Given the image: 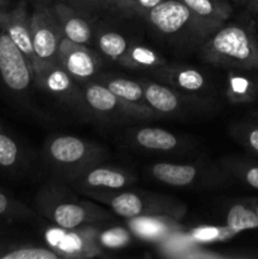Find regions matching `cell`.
<instances>
[{
  "label": "cell",
  "mask_w": 258,
  "mask_h": 259,
  "mask_svg": "<svg viewBox=\"0 0 258 259\" xmlns=\"http://www.w3.org/2000/svg\"><path fill=\"white\" fill-rule=\"evenodd\" d=\"M202 62L225 70H258V33L252 23L225 22L196 50Z\"/></svg>",
  "instance_id": "obj_1"
},
{
  "label": "cell",
  "mask_w": 258,
  "mask_h": 259,
  "mask_svg": "<svg viewBox=\"0 0 258 259\" xmlns=\"http://www.w3.org/2000/svg\"><path fill=\"white\" fill-rule=\"evenodd\" d=\"M33 209L40 218L66 229L106 224L115 217L106 206L78 199L70 190L57 184H47L38 190Z\"/></svg>",
  "instance_id": "obj_2"
},
{
  "label": "cell",
  "mask_w": 258,
  "mask_h": 259,
  "mask_svg": "<svg viewBox=\"0 0 258 259\" xmlns=\"http://www.w3.org/2000/svg\"><path fill=\"white\" fill-rule=\"evenodd\" d=\"M142 20L158 39L180 50H197L215 32L211 25L196 17L181 0H163Z\"/></svg>",
  "instance_id": "obj_3"
},
{
  "label": "cell",
  "mask_w": 258,
  "mask_h": 259,
  "mask_svg": "<svg viewBox=\"0 0 258 259\" xmlns=\"http://www.w3.org/2000/svg\"><path fill=\"white\" fill-rule=\"evenodd\" d=\"M43 156L53 174L68 184L90 167L105 162L106 151L81 137L57 134L46 141Z\"/></svg>",
  "instance_id": "obj_4"
},
{
  "label": "cell",
  "mask_w": 258,
  "mask_h": 259,
  "mask_svg": "<svg viewBox=\"0 0 258 259\" xmlns=\"http://www.w3.org/2000/svg\"><path fill=\"white\" fill-rule=\"evenodd\" d=\"M86 196L108 207L116 217L126 220L148 215H167L181 220L187 211L186 205L176 197L153 192L124 189Z\"/></svg>",
  "instance_id": "obj_5"
},
{
  "label": "cell",
  "mask_w": 258,
  "mask_h": 259,
  "mask_svg": "<svg viewBox=\"0 0 258 259\" xmlns=\"http://www.w3.org/2000/svg\"><path fill=\"white\" fill-rule=\"evenodd\" d=\"M146 171L153 181L177 189L215 190L227 186L232 181L220 162H154L147 166Z\"/></svg>",
  "instance_id": "obj_6"
},
{
  "label": "cell",
  "mask_w": 258,
  "mask_h": 259,
  "mask_svg": "<svg viewBox=\"0 0 258 259\" xmlns=\"http://www.w3.org/2000/svg\"><path fill=\"white\" fill-rule=\"evenodd\" d=\"M34 88L33 63L0 28V93L13 105L29 109Z\"/></svg>",
  "instance_id": "obj_7"
},
{
  "label": "cell",
  "mask_w": 258,
  "mask_h": 259,
  "mask_svg": "<svg viewBox=\"0 0 258 259\" xmlns=\"http://www.w3.org/2000/svg\"><path fill=\"white\" fill-rule=\"evenodd\" d=\"M35 88L45 95L83 119H93L81 83L57 62L40 63L34 67Z\"/></svg>",
  "instance_id": "obj_8"
},
{
  "label": "cell",
  "mask_w": 258,
  "mask_h": 259,
  "mask_svg": "<svg viewBox=\"0 0 258 259\" xmlns=\"http://www.w3.org/2000/svg\"><path fill=\"white\" fill-rule=\"evenodd\" d=\"M83 95L93 119L105 124H133L158 119L152 111L134 106L111 93L96 80L82 83Z\"/></svg>",
  "instance_id": "obj_9"
},
{
  "label": "cell",
  "mask_w": 258,
  "mask_h": 259,
  "mask_svg": "<svg viewBox=\"0 0 258 259\" xmlns=\"http://www.w3.org/2000/svg\"><path fill=\"white\" fill-rule=\"evenodd\" d=\"M149 108L158 118H186L212 108L209 98L182 93L148 76L138 77Z\"/></svg>",
  "instance_id": "obj_10"
},
{
  "label": "cell",
  "mask_w": 258,
  "mask_h": 259,
  "mask_svg": "<svg viewBox=\"0 0 258 259\" xmlns=\"http://www.w3.org/2000/svg\"><path fill=\"white\" fill-rule=\"evenodd\" d=\"M99 224L66 229L52 224L43 232L46 244L62 259L105 257V250L96 240Z\"/></svg>",
  "instance_id": "obj_11"
},
{
  "label": "cell",
  "mask_w": 258,
  "mask_h": 259,
  "mask_svg": "<svg viewBox=\"0 0 258 259\" xmlns=\"http://www.w3.org/2000/svg\"><path fill=\"white\" fill-rule=\"evenodd\" d=\"M32 7L30 28L35 56V62L33 66L34 68L40 63L57 62L58 48L65 37L52 5L34 3Z\"/></svg>",
  "instance_id": "obj_12"
},
{
  "label": "cell",
  "mask_w": 258,
  "mask_h": 259,
  "mask_svg": "<svg viewBox=\"0 0 258 259\" xmlns=\"http://www.w3.org/2000/svg\"><path fill=\"white\" fill-rule=\"evenodd\" d=\"M137 177L131 169L120 166L105 164L104 162L90 167L68 182L81 194H96L129 189L136 184Z\"/></svg>",
  "instance_id": "obj_13"
},
{
  "label": "cell",
  "mask_w": 258,
  "mask_h": 259,
  "mask_svg": "<svg viewBox=\"0 0 258 259\" xmlns=\"http://www.w3.org/2000/svg\"><path fill=\"white\" fill-rule=\"evenodd\" d=\"M57 63L82 85L88 81L95 80L101 72L104 58L91 46L80 45L63 38L58 48Z\"/></svg>",
  "instance_id": "obj_14"
},
{
  "label": "cell",
  "mask_w": 258,
  "mask_h": 259,
  "mask_svg": "<svg viewBox=\"0 0 258 259\" xmlns=\"http://www.w3.org/2000/svg\"><path fill=\"white\" fill-rule=\"evenodd\" d=\"M144 76L166 83L182 93L202 98H210V93L212 90V83L209 76L195 66L167 63L163 67L157 68Z\"/></svg>",
  "instance_id": "obj_15"
},
{
  "label": "cell",
  "mask_w": 258,
  "mask_h": 259,
  "mask_svg": "<svg viewBox=\"0 0 258 259\" xmlns=\"http://www.w3.org/2000/svg\"><path fill=\"white\" fill-rule=\"evenodd\" d=\"M0 28L34 66L35 56L33 50L28 0H19L17 4L9 5L7 9L2 10Z\"/></svg>",
  "instance_id": "obj_16"
},
{
  "label": "cell",
  "mask_w": 258,
  "mask_h": 259,
  "mask_svg": "<svg viewBox=\"0 0 258 259\" xmlns=\"http://www.w3.org/2000/svg\"><path fill=\"white\" fill-rule=\"evenodd\" d=\"M126 141L141 151L156 154H175L186 151L187 142L159 126H141L129 132Z\"/></svg>",
  "instance_id": "obj_17"
},
{
  "label": "cell",
  "mask_w": 258,
  "mask_h": 259,
  "mask_svg": "<svg viewBox=\"0 0 258 259\" xmlns=\"http://www.w3.org/2000/svg\"><path fill=\"white\" fill-rule=\"evenodd\" d=\"M52 8L62 28L63 37L72 42L93 47L98 17L81 12L65 2L55 3Z\"/></svg>",
  "instance_id": "obj_18"
},
{
  "label": "cell",
  "mask_w": 258,
  "mask_h": 259,
  "mask_svg": "<svg viewBox=\"0 0 258 259\" xmlns=\"http://www.w3.org/2000/svg\"><path fill=\"white\" fill-rule=\"evenodd\" d=\"M128 229L142 242L159 244L184 230L180 219L167 215H148L128 219Z\"/></svg>",
  "instance_id": "obj_19"
},
{
  "label": "cell",
  "mask_w": 258,
  "mask_h": 259,
  "mask_svg": "<svg viewBox=\"0 0 258 259\" xmlns=\"http://www.w3.org/2000/svg\"><path fill=\"white\" fill-rule=\"evenodd\" d=\"M136 40L124 30L106 20H96L93 47L101 57L110 62H118L129 46Z\"/></svg>",
  "instance_id": "obj_20"
},
{
  "label": "cell",
  "mask_w": 258,
  "mask_h": 259,
  "mask_svg": "<svg viewBox=\"0 0 258 259\" xmlns=\"http://www.w3.org/2000/svg\"><path fill=\"white\" fill-rule=\"evenodd\" d=\"M29 158L22 142L0 121V174L19 176L27 169Z\"/></svg>",
  "instance_id": "obj_21"
},
{
  "label": "cell",
  "mask_w": 258,
  "mask_h": 259,
  "mask_svg": "<svg viewBox=\"0 0 258 259\" xmlns=\"http://www.w3.org/2000/svg\"><path fill=\"white\" fill-rule=\"evenodd\" d=\"M116 63L126 70L139 71L144 75H148L152 71L163 67L168 63V61L153 47L136 39Z\"/></svg>",
  "instance_id": "obj_22"
},
{
  "label": "cell",
  "mask_w": 258,
  "mask_h": 259,
  "mask_svg": "<svg viewBox=\"0 0 258 259\" xmlns=\"http://www.w3.org/2000/svg\"><path fill=\"white\" fill-rule=\"evenodd\" d=\"M96 81L103 83L104 86L109 89L113 94H115L118 98L121 100L126 101V103L132 104L134 106L143 109V110L152 111L149 105L146 101V96H144L143 86H142L141 81L138 78H129L125 76L118 75V73H110V72H103L101 71L98 76L95 77ZM156 114V113H154Z\"/></svg>",
  "instance_id": "obj_23"
},
{
  "label": "cell",
  "mask_w": 258,
  "mask_h": 259,
  "mask_svg": "<svg viewBox=\"0 0 258 259\" xmlns=\"http://www.w3.org/2000/svg\"><path fill=\"white\" fill-rule=\"evenodd\" d=\"M253 70H228L225 96L235 105L249 104L258 98V76Z\"/></svg>",
  "instance_id": "obj_24"
},
{
  "label": "cell",
  "mask_w": 258,
  "mask_h": 259,
  "mask_svg": "<svg viewBox=\"0 0 258 259\" xmlns=\"http://www.w3.org/2000/svg\"><path fill=\"white\" fill-rule=\"evenodd\" d=\"M196 17L215 30L229 20L233 5L229 0H181Z\"/></svg>",
  "instance_id": "obj_25"
},
{
  "label": "cell",
  "mask_w": 258,
  "mask_h": 259,
  "mask_svg": "<svg viewBox=\"0 0 258 259\" xmlns=\"http://www.w3.org/2000/svg\"><path fill=\"white\" fill-rule=\"evenodd\" d=\"M219 162L232 179L258 191V157L228 156Z\"/></svg>",
  "instance_id": "obj_26"
},
{
  "label": "cell",
  "mask_w": 258,
  "mask_h": 259,
  "mask_svg": "<svg viewBox=\"0 0 258 259\" xmlns=\"http://www.w3.org/2000/svg\"><path fill=\"white\" fill-rule=\"evenodd\" d=\"M0 259H60L47 245L0 239Z\"/></svg>",
  "instance_id": "obj_27"
},
{
  "label": "cell",
  "mask_w": 258,
  "mask_h": 259,
  "mask_svg": "<svg viewBox=\"0 0 258 259\" xmlns=\"http://www.w3.org/2000/svg\"><path fill=\"white\" fill-rule=\"evenodd\" d=\"M39 215L33 207L27 206L0 187V220L7 224L20 222H35Z\"/></svg>",
  "instance_id": "obj_28"
},
{
  "label": "cell",
  "mask_w": 258,
  "mask_h": 259,
  "mask_svg": "<svg viewBox=\"0 0 258 259\" xmlns=\"http://www.w3.org/2000/svg\"><path fill=\"white\" fill-rule=\"evenodd\" d=\"M225 225L235 235L247 232V230L258 229V214L254 209V205L250 206V205L243 204V202L233 204L228 209Z\"/></svg>",
  "instance_id": "obj_29"
},
{
  "label": "cell",
  "mask_w": 258,
  "mask_h": 259,
  "mask_svg": "<svg viewBox=\"0 0 258 259\" xmlns=\"http://www.w3.org/2000/svg\"><path fill=\"white\" fill-rule=\"evenodd\" d=\"M163 0H114L106 15L116 19H141Z\"/></svg>",
  "instance_id": "obj_30"
},
{
  "label": "cell",
  "mask_w": 258,
  "mask_h": 259,
  "mask_svg": "<svg viewBox=\"0 0 258 259\" xmlns=\"http://www.w3.org/2000/svg\"><path fill=\"white\" fill-rule=\"evenodd\" d=\"M184 234L187 240L201 245L224 243L235 237L234 233L227 225H200L187 232L185 230Z\"/></svg>",
  "instance_id": "obj_31"
},
{
  "label": "cell",
  "mask_w": 258,
  "mask_h": 259,
  "mask_svg": "<svg viewBox=\"0 0 258 259\" xmlns=\"http://www.w3.org/2000/svg\"><path fill=\"white\" fill-rule=\"evenodd\" d=\"M101 225L103 224H99L96 240L104 250L124 249L133 240L134 235L128 228L106 227L101 229Z\"/></svg>",
  "instance_id": "obj_32"
},
{
  "label": "cell",
  "mask_w": 258,
  "mask_h": 259,
  "mask_svg": "<svg viewBox=\"0 0 258 259\" xmlns=\"http://www.w3.org/2000/svg\"><path fill=\"white\" fill-rule=\"evenodd\" d=\"M229 133L239 146L250 156L258 157V123L257 121H238L229 126Z\"/></svg>",
  "instance_id": "obj_33"
},
{
  "label": "cell",
  "mask_w": 258,
  "mask_h": 259,
  "mask_svg": "<svg viewBox=\"0 0 258 259\" xmlns=\"http://www.w3.org/2000/svg\"><path fill=\"white\" fill-rule=\"evenodd\" d=\"M113 2L114 0H66L65 3L72 5L81 12L99 18L101 14H106Z\"/></svg>",
  "instance_id": "obj_34"
},
{
  "label": "cell",
  "mask_w": 258,
  "mask_h": 259,
  "mask_svg": "<svg viewBox=\"0 0 258 259\" xmlns=\"http://www.w3.org/2000/svg\"><path fill=\"white\" fill-rule=\"evenodd\" d=\"M238 7L248 10L250 13H258V0H233Z\"/></svg>",
  "instance_id": "obj_35"
},
{
  "label": "cell",
  "mask_w": 258,
  "mask_h": 259,
  "mask_svg": "<svg viewBox=\"0 0 258 259\" xmlns=\"http://www.w3.org/2000/svg\"><path fill=\"white\" fill-rule=\"evenodd\" d=\"M32 4H34V3H42V4H48V5H53L55 3H58V2H66V0H29Z\"/></svg>",
  "instance_id": "obj_36"
},
{
  "label": "cell",
  "mask_w": 258,
  "mask_h": 259,
  "mask_svg": "<svg viewBox=\"0 0 258 259\" xmlns=\"http://www.w3.org/2000/svg\"><path fill=\"white\" fill-rule=\"evenodd\" d=\"M9 5H10L9 0H0V12H2V10H4V9H7Z\"/></svg>",
  "instance_id": "obj_37"
},
{
  "label": "cell",
  "mask_w": 258,
  "mask_h": 259,
  "mask_svg": "<svg viewBox=\"0 0 258 259\" xmlns=\"http://www.w3.org/2000/svg\"><path fill=\"white\" fill-rule=\"evenodd\" d=\"M5 225H7V223L3 222V220H0V235L5 232Z\"/></svg>",
  "instance_id": "obj_38"
},
{
  "label": "cell",
  "mask_w": 258,
  "mask_h": 259,
  "mask_svg": "<svg viewBox=\"0 0 258 259\" xmlns=\"http://www.w3.org/2000/svg\"><path fill=\"white\" fill-rule=\"evenodd\" d=\"M254 209H255V211H257V214H258V201L254 204Z\"/></svg>",
  "instance_id": "obj_39"
},
{
  "label": "cell",
  "mask_w": 258,
  "mask_h": 259,
  "mask_svg": "<svg viewBox=\"0 0 258 259\" xmlns=\"http://www.w3.org/2000/svg\"><path fill=\"white\" fill-rule=\"evenodd\" d=\"M257 29H258V19H257Z\"/></svg>",
  "instance_id": "obj_40"
}]
</instances>
